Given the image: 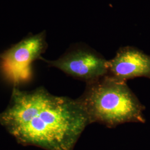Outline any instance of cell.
I'll list each match as a JSON object with an SVG mask.
<instances>
[{"instance_id":"obj_5","label":"cell","mask_w":150,"mask_h":150,"mask_svg":"<svg viewBox=\"0 0 150 150\" xmlns=\"http://www.w3.org/2000/svg\"><path fill=\"white\" fill-rule=\"evenodd\" d=\"M107 75L123 82L136 77L150 79V56L134 47H122L107 61Z\"/></svg>"},{"instance_id":"obj_1","label":"cell","mask_w":150,"mask_h":150,"mask_svg":"<svg viewBox=\"0 0 150 150\" xmlns=\"http://www.w3.org/2000/svg\"><path fill=\"white\" fill-rule=\"evenodd\" d=\"M0 124L22 146L74 150L90 123L76 99L54 96L39 87L31 91L13 87Z\"/></svg>"},{"instance_id":"obj_4","label":"cell","mask_w":150,"mask_h":150,"mask_svg":"<svg viewBox=\"0 0 150 150\" xmlns=\"http://www.w3.org/2000/svg\"><path fill=\"white\" fill-rule=\"evenodd\" d=\"M41 60L49 67L57 68L66 74L86 83L108 74L107 61L101 54L84 44L71 46L58 59Z\"/></svg>"},{"instance_id":"obj_3","label":"cell","mask_w":150,"mask_h":150,"mask_svg":"<svg viewBox=\"0 0 150 150\" xmlns=\"http://www.w3.org/2000/svg\"><path fill=\"white\" fill-rule=\"evenodd\" d=\"M46 38L45 31L28 35L0 54V76L6 82L19 88L32 80V64L48 47Z\"/></svg>"},{"instance_id":"obj_2","label":"cell","mask_w":150,"mask_h":150,"mask_svg":"<svg viewBox=\"0 0 150 150\" xmlns=\"http://www.w3.org/2000/svg\"><path fill=\"white\" fill-rule=\"evenodd\" d=\"M76 100L90 124L98 122L113 128L127 122H146L145 107L126 82L110 75L87 82L84 92Z\"/></svg>"}]
</instances>
